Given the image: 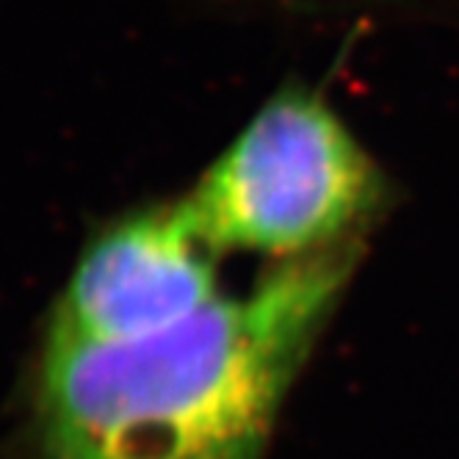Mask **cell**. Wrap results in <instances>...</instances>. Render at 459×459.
Instances as JSON below:
<instances>
[{
  "label": "cell",
  "instance_id": "3957f363",
  "mask_svg": "<svg viewBox=\"0 0 459 459\" xmlns=\"http://www.w3.org/2000/svg\"><path fill=\"white\" fill-rule=\"evenodd\" d=\"M216 260L183 203L139 211L83 252L53 333L125 343L169 330L221 297Z\"/></svg>",
  "mask_w": 459,
  "mask_h": 459
},
{
  "label": "cell",
  "instance_id": "7a4b0ae2",
  "mask_svg": "<svg viewBox=\"0 0 459 459\" xmlns=\"http://www.w3.org/2000/svg\"><path fill=\"white\" fill-rule=\"evenodd\" d=\"M387 183L321 94H274L183 200L196 233L224 252L302 260L349 244L379 216Z\"/></svg>",
  "mask_w": 459,
  "mask_h": 459
},
{
  "label": "cell",
  "instance_id": "6da1fadb",
  "mask_svg": "<svg viewBox=\"0 0 459 459\" xmlns=\"http://www.w3.org/2000/svg\"><path fill=\"white\" fill-rule=\"evenodd\" d=\"M363 252L277 264L169 330L94 343L53 333L39 368L42 459H266L280 407Z\"/></svg>",
  "mask_w": 459,
  "mask_h": 459
}]
</instances>
